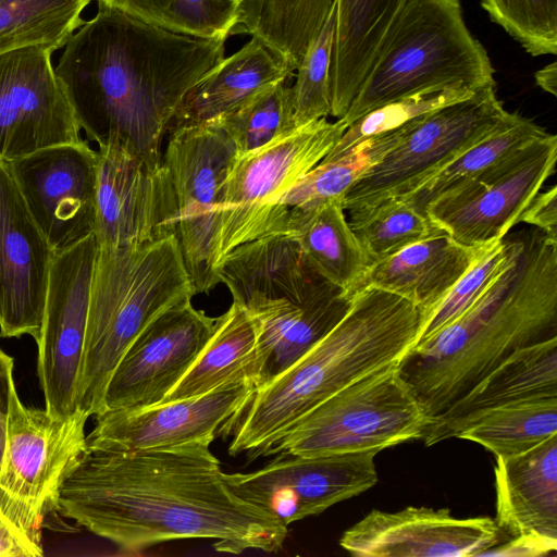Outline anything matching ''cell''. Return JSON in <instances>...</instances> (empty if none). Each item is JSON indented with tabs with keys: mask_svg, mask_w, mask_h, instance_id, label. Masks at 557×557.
I'll return each instance as SVG.
<instances>
[{
	"mask_svg": "<svg viewBox=\"0 0 557 557\" xmlns=\"http://www.w3.org/2000/svg\"><path fill=\"white\" fill-rule=\"evenodd\" d=\"M494 474L499 530L557 542V434L525 453L497 456Z\"/></svg>",
	"mask_w": 557,
	"mask_h": 557,
	"instance_id": "cell-24",
	"label": "cell"
},
{
	"mask_svg": "<svg viewBox=\"0 0 557 557\" xmlns=\"http://www.w3.org/2000/svg\"><path fill=\"white\" fill-rule=\"evenodd\" d=\"M41 542L33 537L3 507L0 499V557H40Z\"/></svg>",
	"mask_w": 557,
	"mask_h": 557,
	"instance_id": "cell-43",
	"label": "cell"
},
{
	"mask_svg": "<svg viewBox=\"0 0 557 557\" xmlns=\"http://www.w3.org/2000/svg\"><path fill=\"white\" fill-rule=\"evenodd\" d=\"M490 245L467 246L446 233L430 237L372 263L356 290L371 286L396 294L425 321Z\"/></svg>",
	"mask_w": 557,
	"mask_h": 557,
	"instance_id": "cell-25",
	"label": "cell"
},
{
	"mask_svg": "<svg viewBox=\"0 0 557 557\" xmlns=\"http://www.w3.org/2000/svg\"><path fill=\"white\" fill-rule=\"evenodd\" d=\"M431 422L395 363L356 380L319 404L262 456L381 451L422 438Z\"/></svg>",
	"mask_w": 557,
	"mask_h": 557,
	"instance_id": "cell-7",
	"label": "cell"
},
{
	"mask_svg": "<svg viewBox=\"0 0 557 557\" xmlns=\"http://www.w3.org/2000/svg\"><path fill=\"white\" fill-rule=\"evenodd\" d=\"M423 313L409 300L376 288L352 295L341 322L275 379L253 388L218 434L230 455L262 456L294 423L356 380L398 363L416 344Z\"/></svg>",
	"mask_w": 557,
	"mask_h": 557,
	"instance_id": "cell-4",
	"label": "cell"
},
{
	"mask_svg": "<svg viewBox=\"0 0 557 557\" xmlns=\"http://www.w3.org/2000/svg\"><path fill=\"white\" fill-rule=\"evenodd\" d=\"M484 46L467 27L459 0H407L342 120L350 125L399 98L449 87L496 85Z\"/></svg>",
	"mask_w": 557,
	"mask_h": 557,
	"instance_id": "cell-6",
	"label": "cell"
},
{
	"mask_svg": "<svg viewBox=\"0 0 557 557\" xmlns=\"http://www.w3.org/2000/svg\"><path fill=\"white\" fill-rule=\"evenodd\" d=\"M28 47L0 55V158L83 140L82 128L51 61Z\"/></svg>",
	"mask_w": 557,
	"mask_h": 557,
	"instance_id": "cell-16",
	"label": "cell"
},
{
	"mask_svg": "<svg viewBox=\"0 0 557 557\" xmlns=\"http://www.w3.org/2000/svg\"><path fill=\"white\" fill-rule=\"evenodd\" d=\"M170 133L162 162L177 203L176 236L196 293H207L220 283L213 268L219 207L237 149L214 119Z\"/></svg>",
	"mask_w": 557,
	"mask_h": 557,
	"instance_id": "cell-11",
	"label": "cell"
},
{
	"mask_svg": "<svg viewBox=\"0 0 557 557\" xmlns=\"http://www.w3.org/2000/svg\"><path fill=\"white\" fill-rule=\"evenodd\" d=\"M348 214V223L370 265L414 243L444 233L426 214L399 197L349 210Z\"/></svg>",
	"mask_w": 557,
	"mask_h": 557,
	"instance_id": "cell-37",
	"label": "cell"
},
{
	"mask_svg": "<svg viewBox=\"0 0 557 557\" xmlns=\"http://www.w3.org/2000/svg\"><path fill=\"white\" fill-rule=\"evenodd\" d=\"M53 250L0 158V336L39 339Z\"/></svg>",
	"mask_w": 557,
	"mask_h": 557,
	"instance_id": "cell-20",
	"label": "cell"
},
{
	"mask_svg": "<svg viewBox=\"0 0 557 557\" xmlns=\"http://www.w3.org/2000/svg\"><path fill=\"white\" fill-rule=\"evenodd\" d=\"M481 5L531 55L557 53V0H482Z\"/></svg>",
	"mask_w": 557,
	"mask_h": 557,
	"instance_id": "cell-41",
	"label": "cell"
},
{
	"mask_svg": "<svg viewBox=\"0 0 557 557\" xmlns=\"http://www.w3.org/2000/svg\"><path fill=\"white\" fill-rule=\"evenodd\" d=\"M496 94L486 86L465 100L413 120L401 139L370 165L343 195L345 211L401 197L484 139L510 117Z\"/></svg>",
	"mask_w": 557,
	"mask_h": 557,
	"instance_id": "cell-9",
	"label": "cell"
},
{
	"mask_svg": "<svg viewBox=\"0 0 557 557\" xmlns=\"http://www.w3.org/2000/svg\"><path fill=\"white\" fill-rule=\"evenodd\" d=\"M92 0H0V55L28 47L64 48Z\"/></svg>",
	"mask_w": 557,
	"mask_h": 557,
	"instance_id": "cell-33",
	"label": "cell"
},
{
	"mask_svg": "<svg viewBox=\"0 0 557 557\" xmlns=\"http://www.w3.org/2000/svg\"><path fill=\"white\" fill-rule=\"evenodd\" d=\"M557 434V397L540 398L493 409L458 434L492 454L515 456Z\"/></svg>",
	"mask_w": 557,
	"mask_h": 557,
	"instance_id": "cell-35",
	"label": "cell"
},
{
	"mask_svg": "<svg viewBox=\"0 0 557 557\" xmlns=\"http://www.w3.org/2000/svg\"><path fill=\"white\" fill-rule=\"evenodd\" d=\"M503 242L507 263L480 298L397 363L431 420L517 350L557 337V243L535 227Z\"/></svg>",
	"mask_w": 557,
	"mask_h": 557,
	"instance_id": "cell-3",
	"label": "cell"
},
{
	"mask_svg": "<svg viewBox=\"0 0 557 557\" xmlns=\"http://www.w3.org/2000/svg\"><path fill=\"white\" fill-rule=\"evenodd\" d=\"M288 81L265 87L239 107L214 119L233 140L238 153L259 148L296 128Z\"/></svg>",
	"mask_w": 557,
	"mask_h": 557,
	"instance_id": "cell-38",
	"label": "cell"
},
{
	"mask_svg": "<svg viewBox=\"0 0 557 557\" xmlns=\"http://www.w3.org/2000/svg\"><path fill=\"white\" fill-rule=\"evenodd\" d=\"M507 258L503 239L490 245L424 321L416 344L463 314L502 272Z\"/></svg>",
	"mask_w": 557,
	"mask_h": 557,
	"instance_id": "cell-42",
	"label": "cell"
},
{
	"mask_svg": "<svg viewBox=\"0 0 557 557\" xmlns=\"http://www.w3.org/2000/svg\"><path fill=\"white\" fill-rule=\"evenodd\" d=\"M500 533L491 517L460 519L448 508L409 506L371 510L343 533L339 545L359 557H469L496 546Z\"/></svg>",
	"mask_w": 557,
	"mask_h": 557,
	"instance_id": "cell-21",
	"label": "cell"
},
{
	"mask_svg": "<svg viewBox=\"0 0 557 557\" xmlns=\"http://www.w3.org/2000/svg\"><path fill=\"white\" fill-rule=\"evenodd\" d=\"M257 338L252 317L233 301L216 318L214 331L199 357L162 403L202 395L240 379L250 380L255 385Z\"/></svg>",
	"mask_w": 557,
	"mask_h": 557,
	"instance_id": "cell-30",
	"label": "cell"
},
{
	"mask_svg": "<svg viewBox=\"0 0 557 557\" xmlns=\"http://www.w3.org/2000/svg\"><path fill=\"white\" fill-rule=\"evenodd\" d=\"M76 410L62 419L26 407L16 386L10 400L0 499L7 511L37 541L48 516L59 511L60 492L88 451L85 424Z\"/></svg>",
	"mask_w": 557,
	"mask_h": 557,
	"instance_id": "cell-8",
	"label": "cell"
},
{
	"mask_svg": "<svg viewBox=\"0 0 557 557\" xmlns=\"http://www.w3.org/2000/svg\"><path fill=\"white\" fill-rule=\"evenodd\" d=\"M347 127L342 119L329 122L323 117L282 134L259 148L237 152L222 186L213 253L215 274L230 251L264 236L270 200L310 172L337 144Z\"/></svg>",
	"mask_w": 557,
	"mask_h": 557,
	"instance_id": "cell-10",
	"label": "cell"
},
{
	"mask_svg": "<svg viewBox=\"0 0 557 557\" xmlns=\"http://www.w3.org/2000/svg\"><path fill=\"white\" fill-rule=\"evenodd\" d=\"M550 397H557V337L513 352L435 417L421 440L431 446L457 437L490 410Z\"/></svg>",
	"mask_w": 557,
	"mask_h": 557,
	"instance_id": "cell-23",
	"label": "cell"
},
{
	"mask_svg": "<svg viewBox=\"0 0 557 557\" xmlns=\"http://www.w3.org/2000/svg\"><path fill=\"white\" fill-rule=\"evenodd\" d=\"M519 222L530 224L557 243V186L539 193L522 212Z\"/></svg>",
	"mask_w": 557,
	"mask_h": 557,
	"instance_id": "cell-44",
	"label": "cell"
},
{
	"mask_svg": "<svg viewBox=\"0 0 557 557\" xmlns=\"http://www.w3.org/2000/svg\"><path fill=\"white\" fill-rule=\"evenodd\" d=\"M216 275L233 301L247 311L282 301H305L335 286L311 267L298 243L286 234L237 246L222 260Z\"/></svg>",
	"mask_w": 557,
	"mask_h": 557,
	"instance_id": "cell-22",
	"label": "cell"
},
{
	"mask_svg": "<svg viewBox=\"0 0 557 557\" xmlns=\"http://www.w3.org/2000/svg\"><path fill=\"white\" fill-rule=\"evenodd\" d=\"M352 295L332 286L305 301L248 311L258 331L255 388L275 379L324 338L348 312Z\"/></svg>",
	"mask_w": 557,
	"mask_h": 557,
	"instance_id": "cell-26",
	"label": "cell"
},
{
	"mask_svg": "<svg viewBox=\"0 0 557 557\" xmlns=\"http://www.w3.org/2000/svg\"><path fill=\"white\" fill-rule=\"evenodd\" d=\"M377 453L278 454L252 472H224V481L237 497L288 527L373 487L377 482Z\"/></svg>",
	"mask_w": 557,
	"mask_h": 557,
	"instance_id": "cell-14",
	"label": "cell"
},
{
	"mask_svg": "<svg viewBox=\"0 0 557 557\" xmlns=\"http://www.w3.org/2000/svg\"><path fill=\"white\" fill-rule=\"evenodd\" d=\"M336 2L306 51L290 86L296 127L331 115L329 74L335 36Z\"/></svg>",
	"mask_w": 557,
	"mask_h": 557,
	"instance_id": "cell-40",
	"label": "cell"
},
{
	"mask_svg": "<svg viewBox=\"0 0 557 557\" xmlns=\"http://www.w3.org/2000/svg\"><path fill=\"white\" fill-rule=\"evenodd\" d=\"M9 162L53 252L92 234L97 150L86 140L51 146Z\"/></svg>",
	"mask_w": 557,
	"mask_h": 557,
	"instance_id": "cell-18",
	"label": "cell"
},
{
	"mask_svg": "<svg viewBox=\"0 0 557 557\" xmlns=\"http://www.w3.org/2000/svg\"><path fill=\"white\" fill-rule=\"evenodd\" d=\"M225 40L172 33L98 4L54 72L89 139L115 135L159 166L178 106L224 59Z\"/></svg>",
	"mask_w": 557,
	"mask_h": 557,
	"instance_id": "cell-2",
	"label": "cell"
},
{
	"mask_svg": "<svg viewBox=\"0 0 557 557\" xmlns=\"http://www.w3.org/2000/svg\"><path fill=\"white\" fill-rule=\"evenodd\" d=\"M243 0H98L134 18L172 33L203 39L233 34Z\"/></svg>",
	"mask_w": 557,
	"mask_h": 557,
	"instance_id": "cell-36",
	"label": "cell"
},
{
	"mask_svg": "<svg viewBox=\"0 0 557 557\" xmlns=\"http://www.w3.org/2000/svg\"><path fill=\"white\" fill-rule=\"evenodd\" d=\"M335 2L336 0H243L233 34L247 33L258 38L294 72Z\"/></svg>",
	"mask_w": 557,
	"mask_h": 557,
	"instance_id": "cell-32",
	"label": "cell"
},
{
	"mask_svg": "<svg viewBox=\"0 0 557 557\" xmlns=\"http://www.w3.org/2000/svg\"><path fill=\"white\" fill-rule=\"evenodd\" d=\"M196 290L177 236L122 246H98L87 330L77 384V410L104 411V393L120 359L137 335Z\"/></svg>",
	"mask_w": 557,
	"mask_h": 557,
	"instance_id": "cell-5",
	"label": "cell"
},
{
	"mask_svg": "<svg viewBox=\"0 0 557 557\" xmlns=\"http://www.w3.org/2000/svg\"><path fill=\"white\" fill-rule=\"evenodd\" d=\"M536 85L544 91L556 97L557 95V66L556 62L544 66L535 73Z\"/></svg>",
	"mask_w": 557,
	"mask_h": 557,
	"instance_id": "cell-47",
	"label": "cell"
},
{
	"mask_svg": "<svg viewBox=\"0 0 557 557\" xmlns=\"http://www.w3.org/2000/svg\"><path fill=\"white\" fill-rule=\"evenodd\" d=\"M94 234L54 252L48 276L38 345V376L46 410L69 418L76 410L77 384L87 330Z\"/></svg>",
	"mask_w": 557,
	"mask_h": 557,
	"instance_id": "cell-15",
	"label": "cell"
},
{
	"mask_svg": "<svg viewBox=\"0 0 557 557\" xmlns=\"http://www.w3.org/2000/svg\"><path fill=\"white\" fill-rule=\"evenodd\" d=\"M557 136H543L431 201L428 218L467 246L499 242L555 173Z\"/></svg>",
	"mask_w": 557,
	"mask_h": 557,
	"instance_id": "cell-12",
	"label": "cell"
},
{
	"mask_svg": "<svg viewBox=\"0 0 557 557\" xmlns=\"http://www.w3.org/2000/svg\"><path fill=\"white\" fill-rule=\"evenodd\" d=\"M557 542L536 536H516L508 543L496 548H491L483 554L497 556H543L556 553Z\"/></svg>",
	"mask_w": 557,
	"mask_h": 557,
	"instance_id": "cell-46",
	"label": "cell"
},
{
	"mask_svg": "<svg viewBox=\"0 0 557 557\" xmlns=\"http://www.w3.org/2000/svg\"><path fill=\"white\" fill-rule=\"evenodd\" d=\"M411 122L376 135L344 156L323 158L297 183L270 200L264 236L285 234L289 210L308 209L330 199H342L356 180L401 139Z\"/></svg>",
	"mask_w": 557,
	"mask_h": 557,
	"instance_id": "cell-31",
	"label": "cell"
},
{
	"mask_svg": "<svg viewBox=\"0 0 557 557\" xmlns=\"http://www.w3.org/2000/svg\"><path fill=\"white\" fill-rule=\"evenodd\" d=\"M547 132L532 120L511 112L491 135L458 154L412 191L399 197L425 214L431 201Z\"/></svg>",
	"mask_w": 557,
	"mask_h": 557,
	"instance_id": "cell-34",
	"label": "cell"
},
{
	"mask_svg": "<svg viewBox=\"0 0 557 557\" xmlns=\"http://www.w3.org/2000/svg\"><path fill=\"white\" fill-rule=\"evenodd\" d=\"M97 144V245L141 244L176 235L178 210L165 165L150 166L115 135Z\"/></svg>",
	"mask_w": 557,
	"mask_h": 557,
	"instance_id": "cell-13",
	"label": "cell"
},
{
	"mask_svg": "<svg viewBox=\"0 0 557 557\" xmlns=\"http://www.w3.org/2000/svg\"><path fill=\"white\" fill-rule=\"evenodd\" d=\"M285 234L299 245L311 267L349 295L370 267L352 232L341 199L287 212Z\"/></svg>",
	"mask_w": 557,
	"mask_h": 557,
	"instance_id": "cell-29",
	"label": "cell"
},
{
	"mask_svg": "<svg viewBox=\"0 0 557 557\" xmlns=\"http://www.w3.org/2000/svg\"><path fill=\"white\" fill-rule=\"evenodd\" d=\"M210 444L88 450L63 484L59 511L126 550L185 539L218 552L276 553L287 527L237 497Z\"/></svg>",
	"mask_w": 557,
	"mask_h": 557,
	"instance_id": "cell-1",
	"label": "cell"
},
{
	"mask_svg": "<svg viewBox=\"0 0 557 557\" xmlns=\"http://www.w3.org/2000/svg\"><path fill=\"white\" fill-rule=\"evenodd\" d=\"M253 388L250 380L240 379L190 398L103 411L96 416L87 448L127 453L195 442L210 444Z\"/></svg>",
	"mask_w": 557,
	"mask_h": 557,
	"instance_id": "cell-19",
	"label": "cell"
},
{
	"mask_svg": "<svg viewBox=\"0 0 557 557\" xmlns=\"http://www.w3.org/2000/svg\"><path fill=\"white\" fill-rule=\"evenodd\" d=\"M216 318L187 300L152 320L124 352L108 382L107 410L137 409L163 401L209 342Z\"/></svg>",
	"mask_w": 557,
	"mask_h": 557,
	"instance_id": "cell-17",
	"label": "cell"
},
{
	"mask_svg": "<svg viewBox=\"0 0 557 557\" xmlns=\"http://www.w3.org/2000/svg\"><path fill=\"white\" fill-rule=\"evenodd\" d=\"M293 73L261 40L251 37L243 48L224 58L185 95L169 132L216 119L265 87L289 78Z\"/></svg>",
	"mask_w": 557,
	"mask_h": 557,
	"instance_id": "cell-28",
	"label": "cell"
},
{
	"mask_svg": "<svg viewBox=\"0 0 557 557\" xmlns=\"http://www.w3.org/2000/svg\"><path fill=\"white\" fill-rule=\"evenodd\" d=\"M13 368V358L0 348V466L5 447L11 394L15 387Z\"/></svg>",
	"mask_w": 557,
	"mask_h": 557,
	"instance_id": "cell-45",
	"label": "cell"
},
{
	"mask_svg": "<svg viewBox=\"0 0 557 557\" xmlns=\"http://www.w3.org/2000/svg\"><path fill=\"white\" fill-rule=\"evenodd\" d=\"M406 1L336 0L329 74L332 116L347 113Z\"/></svg>",
	"mask_w": 557,
	"mask_h": 557,
	"instance_id": "cell-27",
	"label": "cell"
},
{
	"mask_svg": "<svg viewBox=\"0 0 557 557\" xmlns=\"http://www.w3.org/2000/svg\"><path fill=\"white\" fill-rule=\"evenodd\" d=\"M475 91L460 87L428 89L383 104L348 125L341 139L324 158L333 159L344 156L376 135L396 129L440 108L465 100Z\"/></svg>",
	"mask_w": 557,
	"mask_h": 557,
	"instance_id": "cell-39",
	"label": "cell"
}]
</instances>
